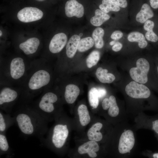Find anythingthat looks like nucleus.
<instances>
[{
  "mask_svg": "<svg viewBox=\"0 0 158 158\" xmlns=\"http://www.w3.org/2000/svg\"><path fill=\"white\" fill-rule=\"evenodd\" d=\"M80 122L82 126H85L90 122L91 118L87 108L84 104L80 105L78 109Z\"/></svg>",
  "mask_w": 158,
  "mask_h": 158,
  "instance_id": "obj_22",
  "label": "nucleus"
},
{
  "mask_svg": "<svg viewBox=\"0 0 158 158\" xmlns=\"http://www.w3.org/2000/svg\"><path fill=\"white\" fill-rule=\"evenodd\" d=\"M100 58V53L97 50L92 51L88 56L86 63L88 68H90L95 65L99 61Z\"/></svg>",
  "mask_w": 158,
  "mask_h": 158,
  "instance_id": "obj_30",
  "label": "nucleus"
},
{
  "mask_svg": "<svg viewBox=\"0 0 158 158\" xmlns=\"http://www.w3.org/2000/svg\"><path fill=\"white\" fill-rule=\"evenodd\" d=\"M135 142V139L133 132L128 130L121 134L119 140L118 146L120 153L123 154L130 152L133 147Z\"/></svg>",
  "mask_w": 158,
  "mask_h": 158,
  "instance_id": "obj_10",
  "label": "nucleus"
},
{
  "mask_svg": "<svg viewBox=\"0 0 158 158\" xmlns=\"http://www.w3.org/2000/svg\"><path fill=\"white\" fill-rule=\"evenodd\" d=\"M40 44V40L37 37H33L20 43L18 47L25 55L29 57L36 53Z\"/></svg>",
  "mask_w": 158,
  "mask_h": 158,
  "instance_id": "obj_11",
  "label": "nucleus"
},
{
  "mask_svg": "<svg viewBox=\"0 0 158 158\" xmlns=\"http://www.w3.org/2000/svg\"><path fill=\"white\" fill-rule=\"evenodd\" d=\"M152 128L156 133H158V120L152 122Z\"/></svg>",
  "mask_w": 158,
  "mask_h": 158,
  "instance_id": "obj_38",
  "label": "nucleus"
},
{
  "mask_svg": "<svg viewBox=\"0 0 158 158\" xmlns=\"http://www.w3.org/2000/svg\"><path fill=\"white\" fill-rule=\"evenodd\" d=\"M15 123L13 117L0 110V133L6 134L8 129Z\"/></svg>",
  "mask_w": 158,
  "mask_h": 158,
  "instance_id": "obj_16",
  "label": "nucleus"
},
{
  "mask_svg": "<svg viewBox=\"0 0 158 158\" xmlns=\"http://www.w3.org/2000/svg\"><path fill=\"white\" fill-rule=\"evenodd\" d=\"M16 123L23 134L35 136L41 142L48 131V122L30 103H18L12 113Z\"/></svg>",
  "mask_w": 158,
  "mask_h": 158,
  "instance_id": "obj_2",
  "label": "nucleus"
},
{
  "mask_svg": "<svg viewBox=\"0 0 158 158\" xmlns=\"http://www.w3.org/2000/svg\"><path fill=\"white\" fill-rule=\"evenodd\" d=\"M116 42L115 40L112 41L110 42L109 43V44L111 46L113 45Z\"/></svg>",
  "mask_w": 158,
  "mask_h": 158,
  "instance_id": "obj_39",
  "label": "nucleus"
},
{
  "mask_svg": "<svg viewBox=\"0 0 158 158\" xmlns=\"http://www.w3.org/2000/svg\"><path fill=\"white\" fill-rule=\"evenodd\" d=\"M35 0L37 1H45V0Z\"/></svg>",
  "mask_w": 158,
  "mask_h": 158,
  "instance_id": "obj_43",
  "label": "nucleus"
},
{
  "mask_svg": "<svg viewBox=\"0 0 158 158\" xmlns=\"http://www.w3.org/2000/svg\"><path fill=\"white\" fill-rule=\"evenodd\" d=\"M80 90L76 85L69 84L65 88L64 97L65 101L68 104L74 103L79 95Z\"/></svg>",
  "mask_w": 158,
  "mask_h": 158,
  "instance_id": "obj_15",
  "label": "nucleus"
},
{
  "mask_svg": "<svg viewBox=\"0 0 158 158\" xmlns=\"http://www.w3.org/2000/svg\"><path fill=\"white\" fill-rule=\"evenodd\" d=\"M17 55L0 61V83L22 87L32 60Z\"/></svg>",
  "mask_w": 158,
  "mask_h": 158,
  "instance_id": "obj_3",
  "label": "nucleus"
},
{
  "mask_svg": "<svg viewBox=\"0 0 158 158\" xmlns=\"http://www.w3.org/2000/svg\"><path fill=\"white\" fill-rule=\"evenodd\" d=\"M104 34V29L100 27L96 28L93 31L92 36L96 48L101 49L103 47L104 42L103 37Z\"/></svg>",
  "mask_w": 158,
  "mask_h": 158,
  "instance_id": "obj_26",
  "label": "nucleus"
},
{
  "mask_svg": "<svg viewBox=\"0 0 158 158\" xmlns=\"http://www.w3.org/2000/svg\"><path fill=\"white\" fill-rule=\"evenodd\" d=\"M136 64V67L132 68L130 69V75L134 81L145 84L148 80L147 74L150 69L149 63L145 59L141 58L137 60Z\"/></svg>",
  "mask_w": 158,
  "mask_h": 158,
  "instance_id": "obj_7",
  "label": "nucleus"
},
{
  "mask_svg": "<svg viewBox=\"0 0 158 158\" xmlns=\"http://www.w3.org/2000/svg\"><path fill=\"white\" fill-rule=\"evenodd\" d=\"M88 98L90 106L94 109L97 108L99 104L97 89L93 87L90 90L88 93Z\"/></svg>",
  "mask_w": 158,
  "mask_h": 158,
  "instance_id": "obj_29",
  "label": "nucleus"
},
{
  "mask_svg": "<svg viewBox=\"0 0 158 158\" xmlns=\"http://www.w3.org/2000/svg\"><path fill=\"white\" fill-rule=\"evenodd\" d=\"M109 99L110 106L108 111V114L111 117H116L118 114L119 111L116 98L114 96L111 95L109 97Z\"/></svg>",
  "mask_w": 158,
  "mask_h": 158,
  "instance_id": "obj_31",
  "label": "nucleus"
},
{
  "mask_svg": "<svg viewBox=\"0 0 158 158\" xmlns=\"http://www.w3.org/2000/svg\"><path fill=\"white\" fill-rule=\"evenodd\" d=\"M80 37L77 35L72 36L67 42L66 46V54L69 58H72L78 49Z\"/></svg>",
  "mask_w": 158,
  "mask_h": 158,
  "instance_id": "obj_17",
  "label": "nucleus"
},
{
  "mask_svg": "<svg viewBox=\"0 0 158 158\" xmlns=\"http://www.w3.org/2000/svg\"><path fill=\"white\" fill-rule=\"evenodd\" d=\"M43 15V12L39 8L33 7H26L18 12L17 17L20 21L28 23L41 19Z\"/></svg>",
  "mask_w": 158,
  "mask_h": 158,
  "instance_id": "obj_8",
  "label": "nucleus"
},
{
  "mask_svg": "<svg viewBox=\"0 0 158 158\" xmlns=\"http://www.w3.org/2000/svg\"><path fill=\"white\" fill-rule=\"evenodd\" d=\"M123 35L122 32L120 30L114 31L111 35V38L113 40H116L121 38Z\"/></svg>",
  "mask_w": 158,
  "mask_h": 158,
  "instance_id": "obj_33",
  "label": "nucleus"
},
{
  "mask_svg": "<svg viewBox=\"0 0 158 158\" xmlns=\"http://www.w3.org/2000/svg\"><path fill=\"white\" fill-rule=\"evenodd\" d=\"M94 42L92 38L89 37L80 39L78 50L80 52L85 51L93 47Z\"/></svg>",
  "mask_w": 158,
  "mask_h": 158,
  "instance_id": "obj_27",
  "label": "nucleus"
},
{
  "mask_svg": "<svg viewBox=\"0 0 158 158\" xmlns=\"http://www.w3.org/2000/svg\"><path fill=\"white\" fill-rule=\"evenodd\" d=\"M97 89L99 98H102L106 95L107 93V91L104 88H99Z\"/></svg>",
  "mask_w": 158,
  "mask_h": 158,
  "instance_id": "obj_36",
  "label": "nucleus"
},
{
  "mask_svg": "<svg viewBox=\"0 0 158 158\" xmlns=\"http://www.w3.org/2000/svg\"><path fill=\"white\" fill-rule=\"evenodd\" d=\"M48 63L47 60L43 58L31 61L22 87V93L18 102L31 103L35 97L49 87L51 76Z\"/></svg>",
  "mask_w": 158,
  "mask_h": 158,
  "instance_id": "obj_1",
  "label": "nucleus"
},
{
  "mask_svg": "<svg viewBox=\"0 0 158 158\" xmlns=\"http://www.w3.org/2000/svg\"><path fill=\"white\" fill-rule=\"evenodd\" d=\"M110 18V16L99 9H96L95 16L90 20L91 23L93 26L98 27Z\"/></svg>",
  "mask_w": 158,
  "mask_h": 158,
  "instance_id": "obj_20",
  "label": "nucleus"
},
{
  "mask_svg": "<svg viewBox=\"0 0 158 158\" xmlns=\"http://www.w3.org/2000/svg\"><path fill=\"white\" fill-rule=\"evenodd\" d=\"M65 10L66 15L68 17L75 16L80 18L84 14L83 5L76 0L68 1L65 5Z\"/></svg>",
  "mask_w": 158,
  "mask_h": 158,
  "instance_id": "obj_13",
  "label": "nucleus"
},
{
  "mask_svg": "<svg viewBox=\"0 0 158 158\" xmlns=\"http://www.w3.org/2000/svg\"><path fill=\"white\" fill-rule=\"evenodd\" d=\"M125 91L129 96L136 99L147 98L150 95V91L147 87L135 81L128 84L126 87Z\"/></svg>",
  "mask_w": 158,
  "mask_h": 158,
  "instance_id": "obj_9",
  "label": "nucleus"
},
{
  "mask_svg": "<svg viewBox=\"0 0 158 158\" xmlns=\"http://www.w3.org/2000/svg\"><path fill=\"white\" fill-rule=\"evenodd\" d=\"M59 97L49 87L44 90L40 97L35 101L30 103L37 112L48 122L55 119L61 111L56 104Z\"/></svg>",
  "mask_w": 158,
  "mask_h": 158,
  "instance_id": "obj_5",
  "label": "nucleus"
},
{
  "mask_svg": "<svg viewBox=\"0 0 158 158\" xmlns=\"http://www.w3.org/2000/svg\"><path fill=\"white\" fill-rule=\"evenodd\" d=\"M99 149V145L97 142L90 140L80 145L78 151L80 154H87L90 157L94 158L97 156L96 152Z\"/></svg>",
  "mask_w": 158,
  "mask_h": 158,
  "instance_id": "obj_14",
  "label": "nucleus"
},
{
  "mask_svg": "<svg viewBox=\"0 0 158 158\" xmlns=\"http://www.w3.org/2000/svg\"><path fill=\"white\" fill-rule=\"evenodd\" d=\"M110 102L109 98H104L102 102V107L103 109L107 110L109 108Z\"/></svg>",
  "mask_w": 158,
  "mask_h": 158,
  "instance_id": "obj_35",
  "label": "nucleus"
},
{
  "mask_svg": "<svg viewBox=\"0 0 158 158\" xmlns=\"http://www.w3.org/2000/svg\"><path fill=\"white\" fill-rule=\"evenodd\" d=\"M56 123L48 130L46 137L42 143L57 152H63L69 134V130L65 118L60 112L56 116Z\"/></svg>",
  "mask_w": 158,
  "mask_h": 158,
  "instance_id": "obj_4",
  "label": "nucleus"
},
{
  "mask_svg": "<svg viewBox=\"0 0 158 158\" xmlns=\"http://www.w3.org/2000/svg\"><path fill=\"white\" fill-rule=\"evenodd\" d=\"M150 2L152 8L154 9L158 8V0H150Z\"/></svg>",
  "mask_w": 158,
  "mask_h": 158,
  "instance_id": "obj_37",
  "label": "nucleus"
},
{
  "mask_svg": "<svg viewBox=\"0 0 158 158\" xmlns=\"http://www.w3.org/2000/svg\"><path fill=\"white\" fill-rule=\"evenodd\" d=\"M2 35V31L0 30V36L1 37Z\"/></svg>",
  "mask_w": 158,
  "mask_h": 158,
  "instance_id": "obj_41",
  "label": "nucleus"
},
{
  "mask_svg": "<svg viewBox=\"0 0 158 158\" xmlns=\"http://www.w3.org/2000/svg\"><path fill=\"white\" fill-rule=\"evenodd\" d=\"M22 91L21 87L0 83V110L11 114L19 100Z\"/></svg>",
  "mask_w": 158,
  "mask_h": 158,
  "instance_id": "obj_6",
  "label": "nucleus"
},
{
  "mask_svg": "<svg viewBox=\"0 0 158 158\" xmlns=\"http://www.w3.org/2000/svg\"><path fill=\"white\" fill-rule=\"evenodd\" d=\"M108 70L99 67L97 70L95 75L97 78L101 83H111L115 79V76L111 73H108Z\"/></svg>",
  "mask_w": 158,
  "mask_h": 158,
  "instance_id": "obj_21",
  "label": "nucleus"
},
{
  "mask_svg": "<svg viewBox=\"0 0 158 158\" xmlns=\"http://www.w3.org/2000/svg\"><path fill=\"white\" fill-rule=\"evenodd\" d=\"M154 13L150 6L146 3L143 4L140 11L137 14L136 20L141 23H144L149 19L153 17Z\"/></svg>",
  "mask_w": 158,
  "mask_h": 158,
  "instance_id": "obj_18",
  "label": "nucleus"
},
{
  "mask_svg": "<svg viewBox=\"0 0 158 158\" xmlns=\"http://www.w3.org/2000/svg\"><path fill=\"white\" fill-rule=\"evenodd\" d=\"M6 134L0 133V155H6L8 157L14 155L10 147Z\"/></svg>",
  "mask_w": 158,
  "mask_h": 158,
  "instance_id": "obj_24",
  "label": "nucleus"
},
{
  "mask_svg": "<svg viewBox=\"0 0 158 158\" xmlns=\"http://www.w3.org/2000/svg\"><path fill=\"white\" fill-rule=\"evenodd\" d=\"M102 126V124L99 122H97L92 126L87 132V136L89 140L97 142L102 140V135L100 131Z\"/></svg>",
  "mask_w": 158,
  "mask_h": 158,
  "instance_id": "obj_19",
  "label": "nucleus"
},
{
  "mask_svg": "<svg viewBox=\"0 0 158 158\" xmlns=\"http://www.w3.org/2000/svg\"><path fill=\"white\" fill-rule=\"evenodd\" d=\"M119 7L125 8L127 7L128 3L126 0H109Z\"/></svg>",
  "mask_w": 158,
  "mask_h": 158,
  "instance_id": "obj_32",
  "label": "nucleus"
},
{
  "mask_svg": "<svg viewBox=\"0 0 158 158\" xmlns=\"http://www.w3.org/2000/svg\"><path fill=\"white\" fill-rule=\"evenodd\" d=\"M153 157L154 158H158V153L154 154L153 155Z\"/></svg>",
  "mask_w": 158,
  "mask_h": 158,
  "instance_id": "obj_40",
  "label": "nucleus"
},
{
  "mask_svg": "<svg viewBox=\"0 0 158 158\" xmlns=\"http://www.w3.org/2000/svg\"><path fill=\"white\" fill-rule=\"evenodd\" d=\"M154 25L153 21L148 20L144 23L143 26L144 30L147 31L145 35L146 39L152 42H156L158 40L157 35L153 31Z\"/></svg>",
  "mask_w": 158,
  "mask_h": 158,
  "instance_id": "obj_25",
  "label": "nucleus"
},
{
  "mask_svg": "<svg viewBox=\"0 0 158 158\" xmlns=\"http://www.w3.org/2000/svg\"><path fill=\"white\" fill-rule=\"evenodd\" d=\"M157 71H158V67H157Z\"/></svg>",
  "mask_w": 158,
  "mask_h": 158,
  "instance_id": "obj_44",
  "label": "nucleus"
},
{
  "mask_svg": "<svg viewBox=\"0 0 158 158\" xmlns=\"http://www.w3.org/2000/svg\"><path fill=\"white\" fill-rule=\"evenodd\" d=\"M123 47L122 44L119 42H116L112 47V50L115 52H117L120 50Z\"/></svg>",
  "mask_w": 158,
  "mask_h": 158,
  "instance_id": "obj_34",
  "label": "nucleus"
},
{
  "mask_svg": "<svg viewBox=\"0 0 158 158\" xmlns=\"http://www.w3.org/2000/svg\"><path fill=\"white\" fill-rule=\"evenodd\" d=\"M128 40L130 42L138 43L139 47L141 48H145L147 45V42L145 37L142 33L138 32H132L128 36Z\"/></svg>",
  "mask_w": 158,
  "mask_h": 158,
  "instance_id": "obj_23",
  "label": "nucleus"
},
{
  "mask_svg": "<svg viewBox=\"0 0 158 158\" xmlns=\"http://www.w3.org/2000/svg\"><path fill=\"white\" fill-rule=\"evenodd\" d=\"M99 7L100 10L107 13L110 11L118 12L120 9V7L109 0H102V4Z\"/></svg>",
  "mask_w": 158,
  "mask_h": 158,
  "instance_id": "obj_28",
  "label": "nucleus"
},
{
  "mask_svg": "<svg viewBox=\"0 0 158 158\" xmlns=\"http://www.w3.org/2000/svg\"><path fill=\"white\" fill-rule=\"evenodd\" d=\"M67 37L64 33L60 32L54 35L48 45L49 51L52 54L61 52L67 44Z\"/></svg>",
  "mask_w": 158,
  "mask_h": 158,
  "instance_id": "obj_12",
  "label": "nucleus"
},
{
  "mask_svg": "<svg viewBox=\"0 0 158 158\" xmlns=\"http://www.w3.org/2000/svg\"><path fill=\"white\" fill-rule=\"evenodd\" d=\"M83 34L82 33H80L79 35V36L80 37H82V36H83Z\"/></svg>",
  "mask_w": 158,
  "mask_h": 158,
  "instance_id": "obj_42",
  "label": "nucleus"
}]
</instances>
